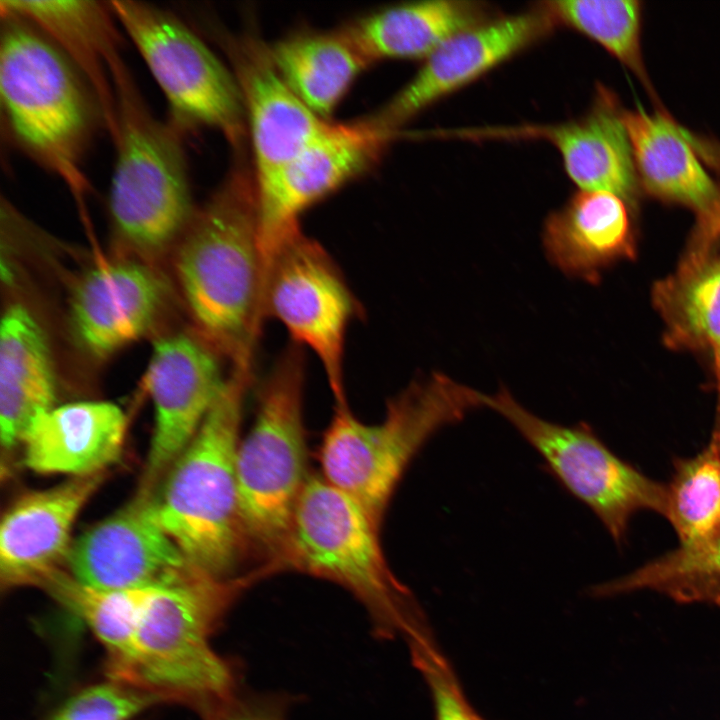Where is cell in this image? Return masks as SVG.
<instances>
[{
  "label": "cell",
  "instance_id": "6da1fadb",
  "mask_svg": "<svg viewBox=\"0 0 720 720\" xmlns=\"http://www.w3.org/2000/svg\"><path fill=\"white\" fill-rule=\"evenodd\" d=\"M263 578L258 568L229 578L197 572L161 587L127 656L106 678L215 720L245 688L239 659L218 653L212 639L243 592Z\"/></svg>",
  "mask_w": 720,
  "mask_h": 720
},
{
  "label": "cell",
  "instance_id": "7a4b0ae2",
  "mask_svg": "<svg viewBox=\"0 0 720 720\" xmlns=\"http://www.w3.org/2000/svg\"><path fill=\"white\" fill-rule=\"evenodd\" d=\"M177 283L199 334L233 367L252 369L264 321L256 191L234 166L175 245Z\"/></svg>",
  "mask_w": 720,
  "mask_h": 720
},
{
  "label": "cell",
  "instance_id": "3957f363",
  "mask_svg": "<svg viewBox=\"0 0 720 720\" xmlns=\"http://www.w3.org/2000/svg\"><path fill=\"white\" fill-rule=\"evenodd\" d=\"M0 108L8 141L58 178L79 205L91 184L84 170L100 105L73 63L37 26L0 7Z\"/></svg>",
  "mask_w": 720,
  "mask_h": 720
},
{
  "label": "cell",
  "instance_id": "277c9868",
  "mask_svg": "<svg viewBox=\"0 0 720 720\" xmlns=\"http://www.w3.org/2000/svg\"><path fill=\"white\" fill-rule=\"evenodd\" d=\"M252 369L232 368L194 438L153 493L161 528L191 566L216 577L236 576L247 550L241 527L236 455Z\"/></svg>",
  "mask_w": 720,
  "mask_h": 720
},
{
  "label": "cell",
  "instance_id": "5b68a950",
  "mask_svg": "<svg viewBox=\"0 0 720 720\" xmlns=\"http://www.w3.org/2000/svg\"><path fill=\"white\" fill-rule=\"evenodd\" d=\"M379 528L349 495L309 476L274 574L294 570L332 581L366 609L378 639L409 642L433 635L412 592L391 571Z\"/></svg>",
  "mask_w": 720,
  "mask_h": 720
},
{
  "label": "cell",
  "instance_id": "8992f818",
  "mask_svg": "<svg viewBox=\"0 0 720 720\" xmlns=\"http://www.w3.org/2000/svg\"><path fill=\"white\" fill-rule=\"evenodd\" d=\"M117 131L108 192L114 236L144 256L174 248L197 207L184 134L148 105L124 58L113 69Z\"/></svg>",
  "mask_w": 720,
  "mask_h": 720
},
{
  "label": "cell",
  "instance_id": "52a82bcc",
  "mask_svg": "<svg viewBox=\"0 0 720 720\" xmlns=\"http://www.w3.org/2000/svg\"><path fill=\"white\" fill-rule=\"evenodd\" d=\"M483 407L481 392L434 372L414 380L366 424L336 402L319 448L322 477L353 498L380 528L403 474L429 438Z\"/></svg>",
  "mask_w": 720,
  "mask_h": 720
},
{
  "label": "cell",
  "instance_id": "ba28073f",
  "mask_svg": "<svg viewBox=\"0 0 720 720\" xmlns=\"http://www.w3.org/2000/svg\"><path fill=\"white\" fill-rule=\"evenodd\" d=\"M303 348L289 345L262 383L255 419L236 455L237 499L247 542L273 565L286 544L309 476L303 416Z\"/></svg>",
  "mask_w": 720,
  "mask_h": 720
},
{
  "label": "cell",
  "instance_id": "9c48e42d",
  "mask_svg": "<svg viewBox=\"0 0 720 720\" xmlns=\"http://www.w3.org/2000/svg\"><path fill=\"white\" fill-rule=\"evenodd\" d=\"M109 2L164 95L167 119L183 134L207 127L241 144L246 115L236 77L192 27L152 3Z\"/></svg>",
  "mask_w": 720,
  "mask_h": 720
},
{
  "label": "cell",
  "instance_id": "30bf717a",
  "mask_svg": "<svg viewBox=\"0 0 720 720\" xmlns=\"http://www.w3.org/2000/svg\"><path fill=\"white\" fill-rule=\"evenodd\" d=\"M481 402L513 425L562 486L593 511L616 542L625 537L635 513L651 510L665 517L667 485L615 455L586 424L565 426L542 419L505 387L492 395L481 393Z\"/></svg>",
  "mask_w": 720,
  "mask_h": 720
},
{
  "label": "cell",
  "instance_id": "8fae6325",
  "mask_svg": "<svg viewBox=\"0 0 720 720\" xmlns=\"http://www.w3.org/2000/svg\"><path fill=\"white\" fill-rule=\"evenodd\" d=\"M359 305L326 249L302 231L273 255L264 274L263 316L279 321L293 344L315 354L335 402H345L349 325Z\"/></svg>",
  "mask_w": 720,
  "mask_h": 720
},
{
  "label": "cell",
  "instance_id": "7c38bea8",
  "mask_svg": "<svg viewBox=\"0 0 720 720\" xmlns=\"http://www.w3.org/2000/svg\"><path fill=\"white\" fill-rule=\"evenodd\" d=\"M395 132L373 116L352 123H328L288 162L255 180L264 273L276 251L301 231V215L373 166Z\"/></svg>",
  "mask_w": 720,
  "mask_h": 720
},
{
  "label": "cell",
  "instance_id": "4fadbf2b",
  "mask_svg": "<svg viewBox=\"0 0 720 720\" xmlns=\"http://www.w3.org/2000/svg\"><path fill=\"white\" fill-rule=\"evenodd\" d=\"M221 355L199 334L155 342L145 375L155 425L138 490L154 493L225 386Z\"/></svg>",
  "mask_w": 720,
  "mask_h": 720
},
{
  "label": "cell",
  "instance_id": "5bb4252c",
  "mask_svg": "<svg viewBox=\"0 0 720 720\" xmlns=\"http://www.w3.org/2000/svg\"><path fill=\"white\" fill-rule=\"evenodd\" d=\"M152 496L137 490L127 504L74 540L66 570L108 590L168 587L201 572L156 521Z\"/></svg>",
  "mask_w": 720,
  "mask_h": 720
},
{
  "label": "cell",
  "instance_id": "9a60e30c",
  "mask_svg": "<svg viewBox=\"0 0 720 720\" xmlns=\"http://www.w3.org/2000/svg\"><path fill=\"white\" fill-rule=\"evenodd\" d=\"M557 24L542 2L455 34L424 59L416 75L373 117L396 131L423 109L546 37Z\"/></svg>",
  "mask_w": 720,
  "mask_h": 720
},
{
  "label": "cell",
  "instance_id": "2e32d148",
  "mask_svg": "<svg viewBox=\"0 0 720 720\" xmlns=\"http://www.w3.org/2000/svg\"><path fill=\"white\" fill-rule=\"evenodd\" d=\"M104 479L105 472L70 477L25 493L8 507L0 526L2 591L40 588L49 575L66 567L73 525Z\"/></svg>",
  "mask_w": 720,
  "mask_h": 720
},
{
  "label": "cell",
  "instance_id": "e0dca14e",
  "mask_svg": "<svg viewBox=\"0 0 720 720\" xmlns=\"http://www.w3.org/2000/svg\"><path fill=\"white\" fill-rule=\"evenodd\" d=\"M164 296L163 281L142 261L97 265L81 278L72 294L75 336L90 355H111L150 329Z\"/></svg>",
  "mask_w": 720,
  "mask_h": 720
},
{
  "label": "cell",
  "instance_id": "ac0fdd59",
  "mask_svg": "<svg viewBox=\"0 0 720 720\" xmlns=\"http://www.w3.org/2000/svg\"><path fill=\"white\" fill-rule=\"evenodd\" d=\"M0 7L32 22L79 70L100 105L112 140L117 131L113 68L123 58V31L110 2L0 0Z\"/></svg>",
  "mask_w": 720,
  "mask_h": 720
},
{
  "label": "cell",
  "instance_id": "d6986e66",
  "mask_svg": "<svg viewBox=\"0 0 720 720\" xmlns=\"http://www.w3.org/2000/svg\"><path fill=\"white\" fill-rule=\"evenodd\" d=\"M255 158V179L281 167L327 125L282 79L268 49L238 44L230 49Z\"/></svg>",
  "mask_w": 720,
  "mask_h": 720
},
{
  "label": "cell",
  "instance_id": "ffe728a7",
  "mask_svg": "<svg viewBox=\"0 0 720 720\" xmlns=\"http://www.w3.org/2000/svg\"><path fill=\"white\" fill-rule=\"evenodd\" d=\"M127 419L108 401H78L38 415L20 445L24 464L40 474L81 477L106 472L121 456Z\"/></svg>",
  "mask_w": 720,
  "mask_h": 720
},
{
  "label": "cell",
  "instance_id": "44dd1931",
  "mask_svg": "<svg viewBox=\"0 0 720 720\" xmlns=\"http://www.w3.org/2000/svg\"><path fill=\"white\" fill-rule=\"evenodd\" d=\"M508 136L548 140L559 151L569 178L584 191H603L636 202L637 173L632 145L613 97L602 89L581 119L551 126L513 129Z\"/></svg>",
  "mask_w": 720,
  "mask_h": 720
},
{
  "label": "cell",
  "instance_id": "7402d4cb",
  "mask_svg": "<svg viewBox=\"0 0 720 720\" xmlns=\"http://www.w3.org/2000/svg\"><path fill=\"white\" fill-rule=\"evenodd\" d=\"M630 209L615 194L580 190L545 219L547 258L567 276L599 279L602 270L634 254Z\"/></svg>",
  "mask_w": 720,
  "mask_h": 720
},
{
  "label": "cell",
  "instance_id": "603a6c76",
  "mask_svg": "<svg viewBox=\"0 0 720 720\" xmlns=\"http://www.w3.org/2000/svg\"><path fill=\"white\" fill-rule=\"evenodd\" d=\"M56 377L45 333L22 304L4 311L0 326V435L8 456L30 423L55 406Z\"/></svg>",
  "mask_w": 720,
  "mask_h": 720
},
{
  "label": "cell",
  "instance_id": "cb8c5ba5",
  "mask_svg": "<svg viewBox=\"0 0 720 720\" xmlns=\"http://www.w3.org/2000/svg\"><path fill=\"white\" fill-rule=\"evenodd\" d=\"M623 120L644 188L692 208L712 226L720 215V191L680 129L660 114L641 110L623 112Z\"/></svg>",
  "mask_w": 720,
  "mask_h": 720
},
{
  "label": "cell",
  "instance_id": "d4e9b609",
  "mask_svg": "<svg viewBox=\"0 0 720 720\" xmlns=\"http://www.w3.org/2000/svg\"><path fill=\"white\" fill-rule=\"evenodd\" d=\"M479 1L432 0L398 4L343 30L369 59H425L455 34L495 18Z\"/></svg>",
  "mask_w": 720,
  "mask_h": 720
},
{
  "label": "cell",
  "instance_id": "484cf974",
  "mask_svg": "<svg viewBox=\"0 0 720 720\" xmlns=\"http://www.w3.org/2000/svg\"><path fill=\"white\" fill-rule=\"evenodd\" d=\"M653 303L667 344L710 353L720 396V255L694 250L675 273L656 283Z\"/></svg>",
  "mask_w": 720,
  "mask_h": 720
},
{
  "label": "cell",
  "instance_id": "4316f807",
  "mask_svg": "<svg viewBox=\"0 0 720 720\" xmlns=\"http://www.w3.org/2000/svg\"><path fill=\"white\" fill-rule=\"evenodd\" d=\"M268 52L289 88L325 120L371 63L344 30L289 38Z\"/></svg>",
  "mask_w": 720,
  "mask_h": 720
},
{
  "label": "cell",
  "instance_id": "83f0119b",
  "mask_svg": "<svg viewBox=\"0 0 720 720\" xmlns=\"http://www.w3.org/2000/svg\"><path fill=\"white\" fill-rule=\"evenodd\" d=\"M161 587L108 590L87 585L66 568L49 575L40 589L78 616L105 651V674L127 656L149 603Z\"/></svg>",
  "mask_w": 720,
  "mask_h": 720
},
{
  "label": "cell",
  "instance_id": "f1b7e54d",
  "mask_svg": "<svg viewBox=\"0 0 720 720\" xmlns=\"http://www.w3.org/2000/svg\"><path fill=\"white\" fill-rule=\"evenodd\" d=\"M645 589L678 603L720 606V529L702 541L679 544L625 576L592 587L591 594L610 597Z\"/></svg>",
  "mask_w": 720,
  "mask_h": 720
},
{
  "label": "cell",
  "instance_id": "f546056e",
  "mask_svg": "<svg viewBox=\"0 0 720 720\" xmlns=\"http://www.w3.org/2000/svg\"><path fill=\"white\" fill-rule=\"evenodd\" d=\"M667 492L665 518L681 545L702 541L720 529V419L708 445L675 464Z\"/></svg>",
  "mask_w": 720,
  "mask_h": 720
},
{
  "label": "cell",
  "instance_id": "4dcf8cb0",
  "mask_svg": "<svg viewBox=\"0 0 720 720\" xmlns=\"http://www.w3.org/2000/svg\"><path fill=\"white\" fill-rule=\"evenodd\" d=\"M558 24L586 35L646 80L641 45V6L636 0L544 2Z\"/></svg>",
  "mask_w": 720,
  "mask_h": 720
},
{
  "label": "cell",
  "instance_id": "1f68e13d",
  "mask_svg": "<svg viewBox=\"0 0 720 720\" xmlns=\"http://www.w3.org/2000/svg\"><path fill=\"white\" fill-rule=\"evenodd\" d=\"M159 704L152 693L107 679L78 690L44 720H133Z\"/></svg>",
  "mask_w": 720,
  "mask_h": 720
},
{
  "label": "cell",
  "instance_id": "d6a6232c",
  "mask_svg": "<svg viewBox=\"0 0 720 720\" xmlns=\"http://www.w3.org/2000/svg\"><path fill=\"white\" fill-rule=\"evenodd\" d=\"M412 663L431 692L435 720H486L468 702L457 676L434 638L408 645Z\"/></svg>",
  "mask_w": 720,
  "mask_h": 720
},
{
  "label": "cell",
  "instance_id": "836d02e7",
  "mask_svg": "<svg viewBox=\"0 0 720 720\" xmlns=\"http://www.w3.org/2000/svg\"><path fill=\"white\" fill-rule=\"evenodd\" d=\"M296 698L283 692H256L244 689L215 720H289Z\"/></svg>",
  "mask_w": 720,
  "mask_h": 720
},
{
  "label": "cell",
  "instance_id": "e575fe53",
  "mask_svg": "<svg viewBox=\"0 0 720 720\" xmlns=\"http://www.w3.org/2000/svg\"><path fill=\"white\" fill-rule=\"evenodd\" d=\"M715 224H716V225H715V230H716V232H717V234H718L719 231H720V215H719V217H718V219H717V221H716Z\"/></svg>",
  "mask_w": 720,
  "mask_h": 720
}]
</instances>
